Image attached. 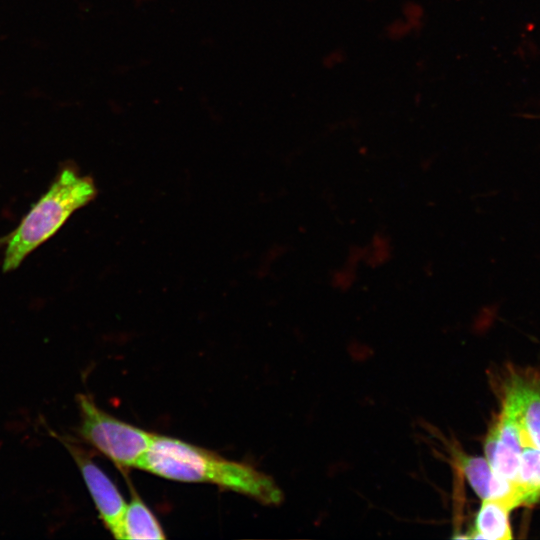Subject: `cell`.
Segmentation results:
<instances>
[{"label": "cell", "mask_w": 540, "mask_h": 540, "mask_svg": "<svg viewBox=\"0 0 540 540\" xmlns=\"http://www.w3.org/2000/svg\"><path fill=\"white\" fill-rule=\"evenodd\" d=\"M138 469L174 481L214 484L265 505H277L282 500L274 480L250 464L228 460L169 436L153 435Z\"/></svg>", "instance_id": "1"}, {"label": "cell", "mask_w": 540, "mask_h": 540, "mask_svg": "<svg viewBox=\"0 0 540 540\" xmlns=\"http://www.w3.org/2000/svg\"><path fill=\"white\" fill-rule=\"evenodd\" d=\"M96 194L91 179L65 168L8 236L2 268L16 269L38 246L52 237L74 211Z\"/></svg>", "instance_id": "2"}, {"label": "cell", "mask_w": 540, "mask_h": 540, "mask_svg": "<svg viewBox=\"0 0 540 540\" xmlns=\"http://www.w3.org/2000/svg\"><path fill=\"white\" fill-rule=\"evenodd\" d=\"M79 406L82 438L120 469L138 468L154 434L104 412L86 395Z\"/></svg>", "instance_id": "3"}, {"label": "cell", "mask_w": 540, "mask_h": 540, "mask_svg": "<svg viewBox=\"0 0 540 540\" xmlns=\"http://www.w3.org/2000/svg\"><path fill=\"white\" fill-rule=\"evenodd\" d=\"M78 464L85 484L106 528L117 538L121 520L126 509L125 499L112 480L95 464L87 453L77 446L66 443Z\"/></svg>", "instance_id": "4"}, {"label": "cell", "mask_w": 540, "mask_h": 540, "mask_svg": "<svg viewBox=\"0 0 540 540\" xmlns=\"http://www.w3.org/2000/svg\"><path fill=\"white\" fill-rule=\"evenodd\" d=\"M522 448L516 418L509 408L502 405L501 412L490 427L484 442L485 458L498 476L514 481Z\"/></svg>", "instance_id": "5"}, {"label": "cell", "mask_w": 540, "mask_h": 540, "mask_svg": "<svg viewBox=\"0 0 540 540\" xmlns=\"http://www.w3.org/2000/svg\"><path fill=\"white\" fill-rule=\"evenodd\" d=\"M502 405L514 414L522 445L540 449V383L512 376L504 387Z\"/></svg>", "instance_id": "6"}, {"label": "cell", "mask_w": 540, "mask_h": 540, "mask_svg": "<svg viewBox=\"0 0 540 540\" xmlns=\"http://www.w3.org/2000/svg\"><path fill=\"white\" fill-rule=\"evenodd\" d=\"M457 463L474 492L482 500L501 502L510 510L520 506L513 481L498 476L486 458L460 453Z\"/></svg>", "instance_id": "7"}, {"label": "cell", "mask_w": 540, "mask_h": 540, "mask_svg": "<svg viewBox=\"0 0 540 540\" xmlns=\"http://www.w3.org/2000/svg\"><path fill=\"white\" fill-rule=\"evenodd\" d=\"M165 538L164 530L155 515L140 496L132 491L131 500L126 505L116 539L152 540Z\"/></svg>", "instance_id": "8"}, {"label": "cell", "mask_w": 540, "mask_h": 540, "mask_svg": "<svg viewBox=\"0 0 540 540\" xmlns=\"http://www.w3.org/2000/svg\"><path fill=\"white\" fill-rule=\"evenodd\" d=\"M510 510L495 500H482L469 538L489 540H509L512 531L509 523Z\"/></svg>", "instance_id": "9"}, {"label": "cell", "mask_w": 540, "mask_h": 540, "mask_svg": "<svg viewBox=\"0 0 540 540\" xmlns=\"http://www.w3.org/2000/svg\"><path fill=\"white\" fill-rule=\"evenodd\" d=\"M513 485L520 506H530L540 500V449L523 446Z\"/></svg>", "instance_id": "10"}, {"label": "cell", "mask_w": 540, "mask_h": 540, "mask_svg": "<svg viewBox=\"0 0 540 540\" xmlns=\"http://www.w3.org/2000/svg\"><path fill=\"white\" fill-rule=\"evenodd\" d=\"M364 247L363 263L370 268H379L388 263L393 254V245L390 236L377 231Z\"/></svg>", "instance_id": "11"}, {"label": "cell", "mask_w": 540, "mask_h": 540, "mask_svg": "<svg viewBox=\"0 0 540 540\" xmlns=\"http://www.w3.org/2000/svg\"><path fill=\"white\" fill-rule=\"evenodd\" d=\"M358 266L345 260V262L334 269L330 274L331 286L339 291L345 292L352 288L357 278Z\"/></svg>", "instance_id": "12"}, {"label": "cell", "mask_w": 540, "mask_h": 540, "mask_svg": "<svg viewBox=\"0 0 540 540\" xmlns=\"http://www.w3.org/2000/svg\"><path fill=\"white\" fill-rule=\"evenodd\" d=\"M403 18L413 30H418L423 25L424 9L416 2H407L402 8Z\"/></svg>", "instance_id": "13"}, {"label": "cell", "mask_w": 540, "mask_h": 540, "mask_svg": "<svg viewBox=\"0 0 540 540\" xmlns=\"http://www.w3.org/2000/svg\"><path fill=\"white\" fill-rule=\"evenodd\" d=\"M385 31L388 38L392 40H400L406 37L411 31H413V29L403 18L390 22Z\"/></svg>", "instance_id": "14"}, {"label": "cell", "mask_w": 540, "mask_h": 540, "mask_svg": "<svg viewBox=\"0 0 540 540\" xmlns=\"http://www.w3.org/2000/svg\"><path fill=\"white\" fill-rule=\"evenodd\" d=\"M344 61V53L342 51H332L326 55L323 62L327 67H333Z\"/></svg>", "instance_id": "15"}, {"label": "cell", "mask_w": 540, "mask_h": 540, "mask_svg": "<svg viewBox=\"0 0 540 540\" xmlns=\"http://www.w3.org/2000/svg\"><path fill=\"white\" fill-rule=\"evenodd\" d=\"M8 237H4L0 239V245L4 244L7 241Z\"/></svg>", "instance_id": "16"}]
</instances>
